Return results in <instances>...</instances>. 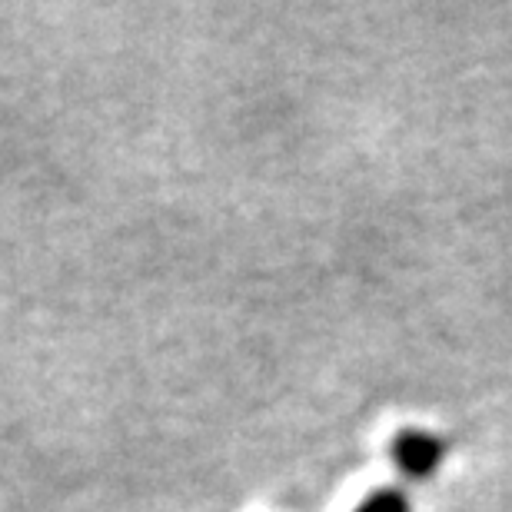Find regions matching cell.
I'll use <instances>...</instances> for the list:
<instances>
[{
  "mask_svg": "<svg viewBox=\"0 0 512 512\" xmlns=\"http://www.w3.org/2000/svg\"><path fill=\"white\" fill-rule=\"evenodd\" d=\"M446 439L429 433V429H406L393 439V463L409 479H429L436 476L446 463Z\"/></svg>",
  "mask_w": 512,
  "mask_h": 512,
  "instance_id": "6da1fadb",
  "label": "cell"
},
{
  "mask_svg": "<svg viewBox=\"0 0 512 512\" xmlns=\"http://www.w3.org/2000/svg\"><path fill=\"white\" fill-rule=\"evenodd\" d=\"M356 512H413V503H409V496L399 493V489H380V493L366 496L363 506Z\"/></svg>",
  "mask_w": 512,
  "mask_h": 512,
  "instance_id": "7a4b0ae2",
  "label": "cell"
}]
</instances>
